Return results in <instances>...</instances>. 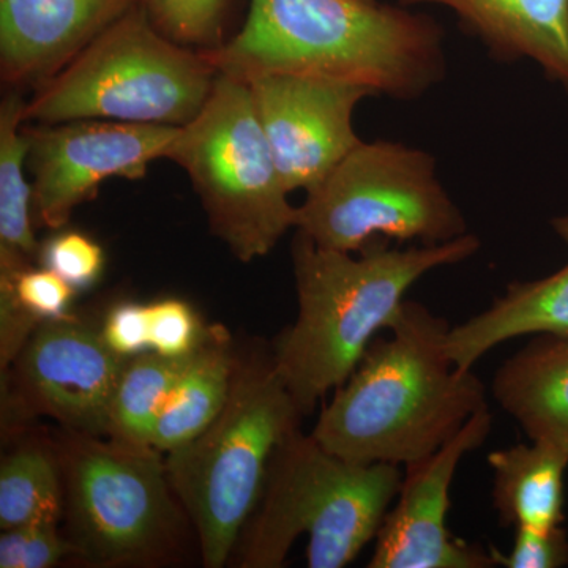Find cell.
<instances>
[{
    "label": "cell",
    "mask_w": 568,
    "mask_h": 568,
    "mask_svg": "<svg viewBox=\"0 0 568 568\" xmlns=\"http://www.w3.org/2000/svg\"><path fill=\"white\" fill-rule=\"evenodd\" d=\"M493 426L488 406L478 410L439 450L405 466L395 504L376 536L369 568H491L489 549L447 529L450 487L459 463L484 446Z\"/></svg>",
    "instance_id": "obj_12"
},
{
    "label": "cell",
    "mask_w": 568,
    "mask_h": 568,
    "mask_svg": "<svg viewBox=\"0 0 568 568\" xmlns=\"http://www.w3.org/2000/svg\"><path fill=\"white\" fill-rule=\"evenodd\" d=\"M207 55L239 80L304 74L395 100H416L447 74L439 22L377 0H250L241 31Z\"/></svg>",
    "instance_id": "obj_1"
},
{
    "label": "cell",
    "mask_w": 568,
    "mask_h": 568,
    "mask_svg": "<svg viewBox=\"0 0 568 568\" xmlns=\"http://www.w3.org/2000/svg\"><path fill=\"white\" fill-rule=\"evenodd\" d=\"M402 481L399 466L354 465L295 429L276 448L239 538V567H283L302 534L310 568L346 567L376 538Z\"/></svg>",
    "instance_id": "obj_4"
},
{
    "label": "cell",
    "mask_w": 568,
    "mask_h": 568,
    "mask_svg": "<svg viewBox=\"0 0 568 568\" xmlns=\"http://www.w3.org/2000/svg\"><path fill=\"white\" fill-rule=\"evenodd\" d=\"M302 417L272 358L237 366L219 417L168 454V478L192 518L205 567L226 566L233 556L276 448Z\"/></svg>",
    "instance_id": "obj_5"
},
{
    "label": "cell",
    "mask_w": 568,
    "mask_h": 568,
    "mask_svg": "<svg viewBox=\"0 0 568 568\" xmlns=\"http://www.w3.org/2000/svg\"><path fill=\"white\" fill-rule=\"evenodd\" d=\"M74 294L73 286L43 265L0 278V302H13L40 324L70 316Z\"/></svg>",
    "instance_id": "obj_24"
},
{
    "label": "cell",
    "mask_w": 568,
    "mask_h": 568,
    "mask_svg": "<svg viewBox=\"0 0 568 568\" xmlns=\"http://www.w3.org/2000/svg\"><path fill=\"white\" fill-rule=\"evenodd\" d=\"M185 357H163L149 351L126 361L111 399L108 437L151 447L153 429L181 376Z\"/></svg>",
    "instance_id": "obj_21"
},
{
    "label": "cell",
    "mask_w": 568,
    "mask_h": 568,
    "mask_svg": "<svg viewBox=\"0 0 568 568\" xmlns=\"http://www.w3.org/2000/svg\"><path fill=\"white\" fill-rule=\"evenodd\" d=\"M491 390L530 440L568 454V338L536 336L497 368Z\"/></svg>",
    "instance_id": "obj_16"
},
{
    "label": "cell",
    "mask_w": 568,
    "mask_h": 568,
    "mask_svg": "<svg viewBox=\"0 0 568 568\" xmlns=\"http://www.w3.org/2000/svg\"><path fill=\"white\" fill-rule=\"evenodd\" d=\"M235 368L230 335L220 325L209 327L204 342L183 362L181 376L153 429L151 447L170 454L200 436L226 405Z\"/></svg>",
    "instance_id": "obj_19"
},
{
    "label": "cell",
    "mask_w": 568,
    "mask_h": 568,
    "mask_svg": "<svg viewBox=\"0 0 568 568\" xmlns=\"http://www.w3.org/2000/svg\"><path fill=\"white\" fill-rule=\"evenodd\" d=\"M480 248L474 234L437 245L388 248L361 256L324 248L297 231L293 267L297 317L276 339L272 364L302 414L353 375L373 339L395 323L406 294L428 272L469 260Z\"/></svg>",
    "instance_id": "obj_3"
},
{
    "label": "cell",
    "mask_w": 568,
    "mask_h": 568,
    "mask_svg": "<svg viewBox=\"0 0 568 568\" xmlns=\"http://www.w3.org/2000/svg\"><path fill=\"white\" fill-rule=\"evenodd\" d=\"M507 552L489 548L495 566L506 568H559L568 566V534L562 526L534 529L519 526Z\"/></svg>",
    "instance_id": "obj_28"
},
{
    "label": "cell",
    "mask_w": 568,
    "mask_h": 568,
    "mask_svg": "<svg viewBox=\"0 0 568 568\" xmlns=\"http://www.w3.org/2000/svg\"><path fill=\"white\" fill-rule=\"evenodd\" d=\"M495 474L493 506L500 526L552 529L566 521L568 454L555 444L530 440L488 455Z\"/></svg>",
    "instance_id": "obj_18"
},
{
    "label": "cell",
    "mask_w": 568,
    "mask_h": 568,
    "mask_svg": "<svg viewBox=\"0 0 568 568\" xmlns=\"http://www.w3.org/2000/svg\"><path fill=\"white\" fill-rule=\"evenodd\" d=\"M209 327L192 305L181 298H162L149 304V351L181 358L200 347Z\"/></svg>",
    "instance_id": "obj_25"
},
{
    "label": "cell",
    "mask_w": 568,
    "mask_h": 568,
    "mask_svg": "<svg viewBox=\"0 0 568 568\" xmlns=\"http://www.w3.org/2000/svg\"><path fill=\"white\" fill-rule=\"evenodd\" d=\"M368 2H376V0H368Z\"/></svg>",
    "instance_id": "obj_31"
},
{
    "label": "cell",
    "mask_w": 568,
    "mask_h": 568,
    "mask_svg": "<svg viewBox=\"0 0 568 568\" xmlns=\"http://www.w3.org/2000/svg\"><path fill=\"white\" fill-rule=\"evenodd\" d=\"M39 260L77 291L93 286L104 268L102 246L78 231L52 235L40 246Z\"/></svg>",
    "instance_id": "obj_26"
},
{
    "label": "cell",
    "mask_w": 568,
    "mask_h": 568,
    "mask_svg": "<svg viewBox=\"0 0 568 568\" xmlns=\"http://www.w3.org/2000/svg\"><path fill=\"white\" fill-rule=\"evenodd\" d=\"M164 159L185 171L211 231L242 263L272 252L297 224L248 82L216 74L203 110L179 126Z\"/></svg>",
    "instance_id": "obj_7"
},
{
    "label": "cell",
    "mask_w": 568,
    "mask_h": 568,
    "mask_svg": "<svg viewBox=\"0 0 568 568\" xmlns=\"http://www.w3.org/2000/svg\"><path fill=\"white\" fill-rule=\"evenodd\" d=\"M525 335L568 338V264L545 278L508 284L489 308L448 331L447 354L465 372L500 343Z\"/></svg>",
    "instance_id": "obj_17"
},
{
    "label": "cell",
    "mask_w": 568,
    "mask_h": 568,
    "mask_svg": "<svg viewBox=\"0 0 568 568\" xmlns=\"http://www.w3.org/2000/svg\"><path fill=\"white\" fill-rule=\"evenodd\" d=\"M26 106L28 102L18 91L7 93L0 103V278L31 267L40 253L32 230V182L26 175Z\"/></svg>",
    "instance_id": "obj_20"
},
{
    "label": "cell",
    "mask_w": 568,
    "mask_h": 568,
    "mask_svg": "<svg viewBox=\"0 0 568 568\" xmlns=\"http://www.w3.org/2000/svg\"><path fill=\"white\" fill-rule=\"evenodd\" d=\"M126 361L110 349L102 332L74 317L41 323L14 362L22 403L73 433L106 436Z\"/></svg>",
    "instance_id": "obj_13"
},
{
    "label": "cell",
    "mask_w": 568,
    "mask_h": 568,
    "mask_svg": "<svg viewBox=\"0 0 568 568\" xmlns=\"http://www.w3.org/2000/svg\"><path fill=\"white\" fill-rule=\"evenodd\" d=\"M246 82L287 192H312L361 144L353 119L368 89L287 73Z\"/></svg>",
    "instance_id": "obj_11"
},
{
    "label": "cell",
    "mask_w": 568,
    "mask_h": 568,
    "mask_svg": "<svg viewBox=\"0 0 568 568\" xmlns=\"http://www.w3.org/2000/svg\"><path fill=\"white\" fill-rule=\"evenodd\" d=\"M452 325L406 301L388 335H377L361 364L335 388L313 437L354 465L407 466L439 450L487 407V388L447 354Z\"/></svg>",
    "instance_id": "obj_2"
},
{
    "label": "cell",
    "mask_w": 568,
    "mask_h": 568,
    "mask_svg": "<svg viewBox=\"0 0 568 568\" xmlns=\"http://www.w3.org/2000/svg\"><path fill=\"white\" fill-rule=\"evenodd\" d=\"M100 332L110 349L123 358L149 353V304L122 302L112 306Z\"/></svg>",
    "instance_id": "obj_29"
},
{
    "label": "cell",
    "mask_w": 568,
    "mask_h": 568,
    "mask_svg": "<svg viewBox=\"0 0 568 568\" xmlns=\"http://www.w3.org/2000/svg\"><path fill=\"white\" fill-rule=\"evenodd\" d=\"M142 0H0L3 82L40 88Z\"/></svg>",
    "instance_id": "obj_14"
},
{
    "label": "cell",
    "mask_w": 568,
    "mask_h": 568,
    "mask_svg": "<svg viewBox=\"0 0 568 568\" xmlns=\"http://www.w3.org/2000/svg\"><path fill=\"white\" fill-rule=\"evenodd\" d=\"M552 230L568 245V212L566 215L556 216L551 220Z\"/></svg>",
    "instance_id": "obj_30"
},
{
    "label": "cell",
    "mask_w": 568,
    "mask_h": 568,
    "mask_svg": "<svg viewBox=\"0 0 568 568\" xmlns=\"http://www.w3.org/2000/svg\"><path fill=\"white\" fill-rule=\"evenodd\" d=\"M69 555L78 549L54 523L7 529L0 537V568H50Z\"/></svg>",
    "instance_id": "obj_27"
},
{
    "label": "cell",
    "mask_w": 568,
    "mask_h": 568,
    "mask_svg": "<svg viewBox=\"0 0 568 568\" xmlns=\"http://www.w3.org/2000/svg\"><path fill=\"white\" fill-rule=\"evenodd\" d=\"M65 503L61 458L48 448H17L0 466V528L54 523Z\"/></svg>",
    "instance_id": "obj_22"
},
{
    "label": "cell",
    "mask_w": 568,
    "mask_h": 568,
    "mask_svg": "<svg viewBox=\"0 0 568 568\" xmlns=\"http://www.w3.org/2000/svg\"><path fill=\"white\" fill-rule=\"evenodd\" d=\"M178 129L100 119L24 123L33 215L43 226L61 230L74 209L97 196L103 182L144 179L149 164L164 159Z\"/></svg>",
    "instance_id": "obj_10"
},
{
    "label": "cell",
    "mask_w": 568,
    "mask_h": 568,
    "mask_svg": "<svg viewBox=\"0 0 568 568\" xmlns=\"http://www.w3.org/2000/svg\"><path fill=\"white\" fill-rule=\"evenodd\" d=\"M425 3L454 11L497 61L529 59L568 93V0H399Z\"/></svg>",
    "instance_id": "obj_15"
},
{
    "label": "cell",
    "mask_w": 568,
    "mask_h": 568,
    "mask_svg": "<svg viewBox=\"0 0 568 568\" xmlns=\"http://www.w3.org/2000/svg\"><path fill=\"white\" fill-rule=\"evenodd\" d=\"M155 28L197 51L222 47L227 0H142Z\"/></svg>",
    "instance_id": "obj_23"
},
{
    "label": "cell",
    "mask_w": 568,
    "mask_h": 568,
    "mask_svg": "<svg viewBox=\"0 0 568 568\" xmlns=\"http://www.w3.org/2000/svg\"><path fill=\"white\" fill-rule=\"evenodd\" d=\"M216 74L207 52L164 36L141 2L37 89L26 122L183 126L203 110Z\"/></svg>",
    "instance_id": "obj_6"
},
{
    "label": "cell",
    "mask_w": 568,
    "mask_h": 568,
    "mask_svg": "<svg viewBox=\"0 0 568 568\" xmlns=\"http://www.w3.org/2000/svg\"><path fill=\"white\" fill-rule=\"evenodd\" d=\"M295 231L358 253L379 241L446 244L469 234L437 178L436 159L396 141H362L297 209Z\"/></svg>",
    "instance_id": "obj_8"
},
{
    "label": "cell",
    "mask_w": 568,
    "mask_h": 568,
    "mask_svg": "<svg viewBox=\"0 0 568 568\" xmlns=\"http://www.w3.org/2000/svg\"><path fill=\"white\" fill-rule=\"evenodd\" d=\"M61 462L78 555L123 566L168 547L178 510L162 452L73 433Z\"/></svg>",
    "instance_id": "obj_9"
}]
</instances>
